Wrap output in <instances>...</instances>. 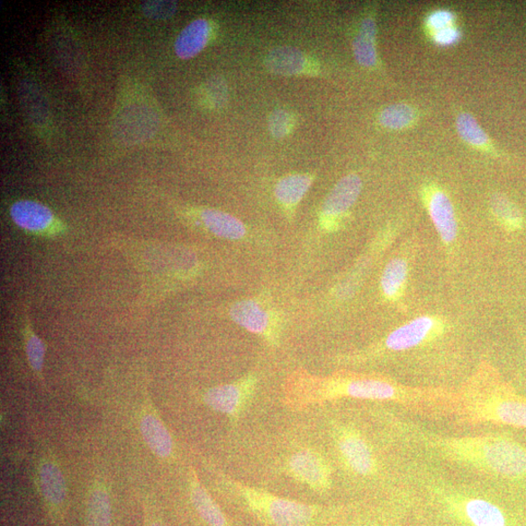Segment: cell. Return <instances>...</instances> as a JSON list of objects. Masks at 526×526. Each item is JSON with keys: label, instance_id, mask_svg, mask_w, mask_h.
Instances as JSON below:
<instances>
[{"label": "cell", "instance_id": "8992f818", "mask_svg": "<svg viewBox=\"0 0 526 526\" xmlns=\"http://www.w3.org/2000/svg\"><path fill=\"white\" fill-rule=\"evenodd\" d=\"M283 471L292 480L313 492L325 494L332 485V466L324 453L315 448L302 447L283 461Z\"/></svg>", "mask_w": 526, "mask_h": 526}, {"label": "cell", "instance_id": "1f68e13d", "mask_svg": "<svg viewBox=\"0 0 526 526\" xmlns=\"http://www.w3.org/2000/svg\"><path fill=\"white\" fill-rule=\"evenodd\" d=\"M150 526H163V525L160 523L155 522V523L150 524Z\"/></svg>", "mask_w": 526, "mask_h": 526}, {"label": "cell", "instance_id": "ac0fdd59", "mask_svg": "<svg viewBox=\"0 0 526 526\" xmlns=\"http://www.w3.org/2000/svg\"><path fill=\"white\" fill-rule=\"evenodd\" d=\"M200 218L207 231L220 238L239 240L246 235L243 222L230 213L206 209L200 213Z\"/></svg>", "mask_w": 526, "mask_h": 526}, {"label": "cell", "instance_id": "9c48e42d", "mask_svg": "<svg viewBox=\"0 0 526 526\" xmlns=\"http://www.w3.org/2000/svg\"><path fill=\"white\" fill-rule=\"evenodd\" d=\"M362 190L361 178L349 175L340 179L322 208V225L327 231L337 230L340 221L353 207Z\"/></svg>", "mask_w": 526, "mask_h": 526}, {"label": "cell", "instance_id": "d6986e66", "mask_svg": "<svg viewBox=\"0 0 526 526\" xmlns=\"http://www.w3.org/2000/svg\"><path fill=\"white\" fill-rule=\"evenodd\" d=\"M40 482L44 498L53 506H61L67 497V485L61 469L47 461L40 469Z\"/></svg>", "mask_w": 526, "mask_h": 526}, {"label": "cell", "instance_id": "7402d4cb", "mask_svg": "<svg viewBox=\"0 0 526 526\" xmlns=\"http://www.w3.org/2000/svg\"><path fill=\"white\" fill-rule=\"evenodd\" d=\"M313 177L308 175H293L280 179L275 188V196L285 207H295L306 195Z\"/></svg>", "mask_w": 526, "mask_h": 526}, {"label": "cell", "instance_id": "5b68a950", "mask_svg": "<svg viewBox=\"0 0 526 526\" xmlns=\"http://www.w3.org/2000/svg\"><path fill=\"white\" fill-rule=\"evenodd\" d=\"M331 436L343 469L351 476L370 481L380 475L377 454L361 429L353 423H337L332 425Z\"/></svg>", "mask_w": 526, "mask_h": 526}, {"label": "cell", "instance_id": "cb8c5ba5", "mask_svg": "<svg viewBox=\"0 0 526 526\" xmlns=\"http://www.w3.org/2000/svg\"><path fill=\"white\" fill-rule=\"evenodd\" d=\"M490 207L496 220L509 231H520L524 219L519 208L503 195H494L490 200Z\"/></svg>", "mask_w": 526, "mask_h": 526}, {"label": "cell", "instance_id": "8fae6325", "mask_svg": "<svg viewBox=\"0 0 526 526\" xmlns=\"http://www.w3.org/2000/svg\"><path fill=\"white\" fill-rule=\"evenodd\" d=\"M231 316L237 325L265 339L270 344H277V327L268 311L258 303L252 300L239 302L231 307Z\"/></svg>", "mask_w": 526, "mask_h": 526}, {"label": "cell", "instance_id": "4fadbf2b", "mask_svg": "<svg viewBox=\"0 0 526 526\" xmlns=\"http://www.w3.org/2000/svg\"><path fill=\"white\" fill-rule=\"evenodd\" d=\"M189 493L191 502L203 521L210 526H231L217 502L201 484L193 469L189 472Z\"/></svg>", "mask_w": 526, "mask_h": 526}, {"label": "cell", "instance_id": "d4e9b609", "mask_svg": "<svg viewBox=\"0 0 526 526\" xmlns=\"http://www.w3.org/2000/svg\"><path fill=\"white\" fill-rule=\"evenodd\" d=\"M87 519L89 526H110L111 501L104 488L93 490L88 501Z\"/></svg>", "mask_w": 526, "mask_h": 526}, {"label": "cell", "instance_id": "4316f807", "mask_svg": "<svg viewBox=\"0 0 526 526\" xmlns=\"http://www.w3.org/2000/svg\"><path fill=\"white\" fill-rule=\"evenodd\" d=\"M23 339H25V349L29 364L33 373L41 378L45 358V345L38 334L32 330L29 316L25 317Z\"/></svg>", "mask_w": 526, "mask_h": 526}, {"label": "cell", "instance_id": "6da1fadb", "mask_svg": "<svg viewBox=\"0 0 526 526\" xmlns=\"http://www.w3.org/2000/svg\"><path fill=\"white\" fill-rule=\"evenodd\" d=\"M286 404L302 410L310 405L342 399L389 402L413 410L428 408L451 410L456 397L444 393H428L406 388L394 382L370 376H339L322 379H304L286 393Z\"/></svg>", "mask_w": 526, "mask_h": 526}, {"label": "cell", "instance_id": "5bb4252c", "mask_svg": "<svg viewBox=\"0 0 526 526\" xmlns=\"http://www.w3.org/2000/svg\"><path fill=\"white\" fill-rule=\"evenodd\" d=\"M211 37L210 23L206 19L191 22L177 35L175 51L178 58L188 59L198 55L208 44Z\"/></svg>", "mask_w": 526, "mask_h": 526}, {"label": "cell", "instance_id": "f546056e", "mask_svg": "<svg viewBox=\"0 0 526 526\" xmlns=\"http://www.w3.org/2000/svg\"><path fill=\"white\" fill-rule=\"evenodd\" d=\"M453 20L454 16L451 12L446 10L436 11L428 17L427 25L429 29H431L436 32L440 30L450 27Z\"/></svg>", "mask_w": 526, "mask_h": 526}, {"label": "cell", "instance_id": "ffe728a7", "mask_svg": "<svg viewBox=\"0 0 526 526\" xmlns=\"http://www.w3.org/2000/svg\"><path fill=\"white\" fill-rule=\"evenodd\" d=\"M376 21L373 18L364 19L360 31L353 41L355 58L357 62L363 67L372 68L376 65Z\"/></svg>", "mask_w": 526, "mask_h": 526}, {"label": "cell", "instance_id": "52a82bcc", "mask_svg": "<svg viewBox=\"0 0 526 526\" xmlns=\"http://www.w3.org/2000/svg\"><path fill=\"white\" fill-rule=\"evenodd\" d=\"M258 382L257 375L249 374L232 384L212 387L203 394V403L229 417L231 423L236 426L253 402Z\"/></svg>", "mask_w": 526, "mask_h": 526}, {"label": "cell", "instance_id": "3957f363", "mask_svg": "<svg viewBox=\"0 0 526 526\" xmlns=\"http://www.w3.org/2000/svg\"><path fill=\"white\" fill-rule=\"evenodd\" d=\"M453 413L467 423L526 430V398L501 385H470L456 397Z\"/></svg>", "mask_w": 526, "mask_h": 526}, {"label": "cell", "instance_id": "484cf974", "mask_svg": "<svg viewBox=\"0 0 526 526\" xmlns=\"http://www.w3.org/2000/svg\"><path fill=\"white\" fill-rule=\"evenodd\" d=\"M416 112L409 104H397L389 105L379 115L382 126L392 130H402L411 127L416 121Z\"/></svg>", "mask_w": 526, "mask_h": 526}, {"label": "cell", "instance_id": "83f0119b", "mask_svg": "<svg viewBox=\"0 0 526 526\" xmlns=\"http://www.w3.org/2000/svg\"><path fill=\"white\" fill-rule=\"evenodd\" d=\"M142 14L153 20H166L176 14L177 5L169 0H150L141 5Z\"/></svg>", "mask_w": 526, "mask_h": 526}, {"label": "cell", "instance_id": "277c9868", "mask_svg": "<svg viewBox=\"0 0 526 526\" xmlns=\"http://www.w3.org/2000/svg\"><path fill=\"white\" fill-rule=\"evenodd\" d=\"M219 484L246 510L270 526H314L321 515L316 505L275 495L219 474Z\"/></svg>", "mask_w": 526, "mask_h": 526}, {"label": "cell", "instance_id": "44dd1931", "mask_svg": "<svg viewBox=\"0 0 526 526\" xmlns=\"http://www.w3.org/2000/svg\"><path fill=\"white\" fill-rule=\"evenodd\" d=\"M409 266L405 259L397 258L392 259L381 277V290L388 301H397L404 291L408 280Z\"/></svg>", "mask_w": 526, "mask_h": 526}, {"label": "cell", "instance_id": "30bf717a", "mask_svg": "<svg viewBox=\"0 0 526 526\" xmlns=\"http://www.w3.org/2000/svg\"><path fill=\"white\" fill-rule=\"evenodd\" d=\"M12 221L21 230L41 235H51L59 231L53 212L41 203L20 200L10 208Z\"/></svg>", "mask_w": 526, "mask_h": 526}, {"label": "cell", "instance_id": "4dcf8cb0", "mask_svg": "<svg viewBox=\"0 0 526 526\" xmlns=\"http://www.w3.org/2000/svg\"><path fill=\"white\" fill-rule=\"evenodd\" d=\"M459 32L454 27H448L435 32V41L440 45H450L459 40Z\"/></svg>", "mask_w": 526, "mask_h": 526}, {"label": "cell", "instance_id": "7a4b0ae2", "mask_svg": "<svg viewBox=\"0 0 526 526\" xmlns=\"http://www.w3.org/2000/svg\"><path fill=\"white\" fill-rule=\"evenodd\" d=\"M415 440L448 463L490 479H526V447L501 434L448 437L416 430Z\"/></svg>", "mask_w": 526, "mask_h": 526}, {"label": "cell", "instance_id": "e0dca14e", "mask_svg": "<svg viewBox=\"0 0 526 526\" xmlns=\"http://www.w3.org/2000/svg\"><path fill=\"white\" fill-rule=\"evenodd\" d=\"M265 63L272 74L295 76L302 74L305 69L307 59L301 50L283 46L271 50L268 54Z\"/></svg>", "mask_w": 526, "mask_h": 526}, {"label": "cell", "instance_id": "2e32d148", "mask_svg": "<svg viewBox=\"0 0 526 526\" xmlns=\"http://www.w3.org/2000/svg\"><path fill=\"white\" fill-rule=\"evenodd\" d=\"M462 499L464 516L473 526H506L503 512L493 502L482 497Z\"/></svg>", "mask_w": 526, "mask_h": 526}, {"label": "cell", "instance_id": "7c38bea8", "mask_svg": "<svg viewBox=\"0 0 526 526\" xmlns=\"http://www.w3.org/2000/svg\"><path fill=\"white\" fill-rule=\"evenodd\" d=\"M424 202L441 241L451 245L457 240L458 226L450 199L444 191L432 186L424 190Z\"/></svg>", "mask_w": 526, "mask_h": 526}, {"label": "cell", "instance_id": "ba28073f", "mask_svg": "<svg viewBox=\"0 0 526 526\" xmlns=\"http://www.w3.org/2000/svg\"><path fill=\"white\" fill-rule=\"evenodd\" d=\"M445 331V322L440 319L417 317L391 331L382 341V349L392 353L410 351L436 340Z\"/></svg>", "mask_w": 526, "mask_h": 526}, {"label": "cell", "instance_id": "603a6c76", "mask_svg": "<svg viewBox=\"0 0 526 526\" xmlns=\"http://www.w3.org/2000/svg\"><path fill=\"white\" fill-rule=\"evenodd\" d=\"M457 127L462 140L469 145L488 152H494L492 141L471 114L460 113L457 119Z\"/></svg>", "mask_w": 526, "mask_h": 526}, {"label": "cell", "instance_id": "9a60e30c", "mask_svg": "<svg viewBox=\"0 0 526 526\" xmlns=\"http://www.w3.org/2000/svg\"><path fill=\"white\" fill-rule=\"evenodd\" d=\"M141 432L155 456L163 459L171 458L173 439L158 414L147 413L142 416Z\"/></svg>", "mask_w": 526, "mask_h": 526}, {"label": "cell", "instance_id": "f1b7e54d", "mask_svg": "<svg viewBox=\"0 0 526 526\" xmlns=\"http://www.w3.org/2000/svg\"><path fill=\"white\" fill-rule=\"evenodd\" d=\"M294 126L293 116L284 110L274 112L269 118V129L275 138H283Z\"/></svg>", "mask_w": 526, "mask_h": 526}]
</instances>
